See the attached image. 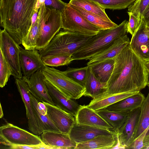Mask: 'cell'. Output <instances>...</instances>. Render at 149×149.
Listing matches in <instances>:
<instances>
[{
	"mask_svg": "<svg viewBox=\"0 0 149 149\" xmlns=\"http://www.w3.org/2000/svg\"><path fill=\"white\" fill-rule=\"evenodd\" d=\"M31 98L35 113L37 117L40 128L45 131H59L48 117L47 114L44 115L40 113L38 108V101L31 93Z\"/></svg>",
	"mask_w": 149,
	"mask_h": 149,
	"instance_id": "f546056e",
	"label": "cell"
},
{
	"mask_svg": "<svg viewBox=\"0 0 149 149\" xmlns=\"http://www.w3.org/2000/svg\"><path fill=\"white\" fill-rule=\"evenodd\" d=\"M113 58V70L105 93L112 95L137 92L147 86L148 72L130 43Z\"/></svg>",
	"mask_w": 149,
	"mask_h": 149,
	"instance_id": "6da1fadb",
	"label": "cell"
},
{
	"mask_svg": "<svg viewBox=\"0 0 149 149\" xmlns=\"http://www.w3.org/2000/svg\"><path fill=\"white\" fill-rule=\"evenodd\" d=\"M88 66V74L84 86L86 91L84 96L90 97L93 99L106 92L107 83H102L99 81Z\"/></svg>",
	"mask_w": 149,
	"mask_h": 149,
	"instance_id": "484cf974",
	"label": "cell"
},
{
	"mask_svg": "<svg viewBox=\"0 0 149 149\" xmlns=\"http://www.w3.org/2000/svg\"><path fill=\"white\" fill-rule=\"evenodd\" d=\"M113 127V130L116 133L125 122L130 111H116L106 109L96 111Z\"/></svg>",
	"mask_w": 149,
	"mask_h": 149,
	"instance_id": "d4e9b609",
	"label": "cell"
},
{
	"mask_svg": "<svg viewBox=\"0 0 149 149\" xmlns=\"http://www.w3.org/2000/svg\"><path fill=\"white\" fill-rule=\"evenodd\" d=\"M37 0H0V25L19 45L28 34Z\"/></svg>",
	"mask_w": 149,
	"mask_h": 149,
	"instance_id": "7a4b0ae2",
	"label": "cell"
},
{
	"mask_svg": "<svg viewBox=\"0 0 149 149\" xmlns=\"http://www.w3.org/2000/svg\"><path fill=\"white\" fill-rule=\"evenodd\" d=\"M147 86L148 88V93L140 107V114L135 130L133 142L149 128V84Z\"/></svg>",
	"mask_w": 149,
	"mask_h": 149,
	"instance_id": "4316f807",
	"label": "cell"
},
{
	"mask_svg": "<svg viewBox=\"0 0 149 149\" xmlns=\"http://www.w3.org/2000/svg\"><path fill=\"white\" fill-rule=\"evenodd\" d=\"M140 107L129 112L125 122L116 133L118 141L117 148L129 149L132 143L140 114Z\"/></svg>",
	"mask_w": 149,
	"mask_h": 149,
	"instance_id": "8fae6325",
	"label": "cell"
},
{
	"mask_svg": "<svg viewBox=\"0 0 149 149\" xmlns=\"http://www.w3.org/2000/svg\"><path fill=\"white\" fill-rule=\"evenodd\" d=\"M43 102L47 108L48 117L59 131L69 134L75 123V117L54 105Z\"/></svg>",
	"mask_w": 149,
	"mask_h": 149,
	"instance_id": "9a60e30c",
	"label": "cell"
},
{
	"mask_svg": "<svg viewBox=\"0 0 149 149\" xmlns=\"http://www.w3.org/2000/svg\"><path fill=\"white\" fill-rule=\"evenodd\" d=\"M40 29V25L38 17L36 22L31 26L28 34L22 41V45L25 49L29 50L35 49Z\"/></svg>",
	"mask_w": 149,
	"mask_h": 149,
	"instance_id": "4dcf8cb0",
	"label": "cell"
},
{
	"mask_svg": "<svg viewBox=\"0 0 149 149\" xmlns=\"http://www.w3.org/2000/svg\"><path fill=\"white\" fill-rule=\"evenodd\" d=\"M45 0H37L35 5L34 11L38 10Z\"/></svg>",
	"mask_w": 149,
	"mask_h": 149,
	"instance_id": "7bdbcfd3",
	"label": "cell"
},
{
	"mask_svg": "<svg viewBox=\"0 0 149 149\" xmlns=\"http://www.w3.org/2000/svg\"><path fill=\"white\" fill-rule=\"evenodd\" d=\"M148 129V128L147 129L134 141L130 147L129 149H141L143 148L144 146L143 139Z\"/></svg>",
	"mask_w": 149,
	"mask_h": 149,
	"instance_id": "f35d334b",
	"label": "cell"
},
{
	"mask_svg": "<svg viewBox=\"0 0 149 149\" xmlns=\"http://www.w3.org/2000/svg\"><path fill=\"white\" fill-rule=\"evenodd\" d=\"M98 4L105 9L121 10L128 8L136 0H90Z\"/></svg>",
	"mask_w": 149,
	"mask_h": 149,
	"instance_id": "d6a6232c",
	"label": "cell"
},
{
	"mask_svg": "<svg viewBox=\"0 0 149 149\" xmlns=\"http://www.w3.org/2000/svg\"><path fill=\"white\" fill-rule=\"evenodd\" d=\"M62 28L90 36L101 30L88 21L71 5L67 3L61 11Z\"/></svg>",
	"mask_w": 149,
	"mask_h": 149,
	"instance_id": "52a82bcc",
	"label": "cell"
},
{
	"mask_svg": "<svg viewBox=\"0 0 149 149\" xmlns=\"http://www.w3.org/2000/svg\"><path fill=\"white\" fill-rule=\"evenodd\" d=\"M38 146H32L14 144H10L8 146L9 148L12 149H38Z\"/></svg>",
	"mask_w": 149,
	"mask_h": 149,
	"instance_id": "ab89813d",
	"label": "cell"
},
{
	"mask_svg": "<svg viewBox=\"0 0 149 149\" xmlns=\"http://www.w3.org/2000/svg\"><path fill=\"white\" fill-rule=\"evenodd\" d=\"M38 108L40 113L43 115L47 114V109L46 106L43 102H38Z\"/></svg>",
	"mask_w": 149,
	"mask_h": 149,
	"instance_id": "60d3db41",
	"label": "cell"
},
{
	"mask_svg": "<svg viewBox=\"0 0 149 149\" xmlns=\"http://www.w3.org/2000/svg\"><path fill=\"white\" fill-rule=\"evenodd\" d=\"M130 42L127 35L118 38L106 48L90 58L87 65L105 59L113 58Z\"/></svg>",
	"mask_w": 149,
	"mask_h": 149,
	"instance_id": "ffe728a7",
	"label": "cell"
},
{
	"mask_svg": "<svg viewBox=\"0 0 149 149\" xmlns=\"http://www.w3.org/2000/svg\"><path fill=\"white\" fill-rule=\"evenodd\" d=\"M145 97L144 95L139 91L109 106L105 109L116 111H130L140 107Z\"/></svg>",
	"mask_w": 149,
	"mask_h": 149,
	"instance_id": "cb8c5ba5",
	"label": "cell"
},
{
	"mask_svg": "<svg viewBox=\"0 0 149 149\" xmlns=\"http://www.w3.org/2000/svg\"><path fill=\"white\" fill-rule=\"evenodd\" d=\"M40 25L35 49L45 48L62 28L61 12L46 6L44 3L39 10Z\"/></svg>",
	"mask_w": 149,
	"mask_h": 149,
	"instance_id": "5b68a950",
	"label": "cell"
},
{
	"mask_svg": "<svg viewBox=\"0 0 149 149\" xmlns=\"http://www.w3.org/2000/svg\"><path fill=\"white\" fill-rule=\"evenodd\" d=\"M45 79L42 70H40L34 73L28 78L23 79L27 83L31 93L39 102L54 105L49 94Z\"/></svg>",
	"mask_w": 149,
	"mask_h": 149,
	"instance_id": "2e32d148",
	"label": "cell"
},
{
	"mask_svg": "<svg viewBox=\"0 0 149 149\" xmlns=\"http://www.w3.org/2000/svg\"><path fill=\"white\" fill-rule=\"evenodd\" d=\"M15 83L26 111L29 129L33 134L40 135L42 133L33 106L28 85L23 79L15 78Z\"/></svg>",
	"mask_w": 149,
	"mask_h": 149,
	"instance_id": "30bf717a",
	"label": "cell"
},
{
	"mask_svg": "<svg viewBox=\"0 0 149 149\" xmlns=\"http://www.w3.org/2000/svg\"><path fill=\"white\" fill-rule=\"evenodd\" d=\"M5 29L0 30V49L15 78L22 79L20 64V47Z\"/></svg>",
	"mask_w": 149,
	"mask_h": 149,
	"instance_id": "9c48e42d",
	"label": "cell"
},
{
	"mask_svg": "<svg viewBox=\"0 0 149 149\" xmlns=\"http://www.w3.org/2000/svg\"><path fill=\"white\" fill-rule=\"evenodd\" d=\"M142 61L147 71L149 72V59L143 60Z\"/></svg>",
	"mask_w": 149,
	"mask_h": 149,
	"instance_id": "bcb514c9",
	"label": "cell"
},
{
	"mask_svg": "<svg viewBox=\"0 0 149 149\" xmlns=\"http://www.w3.org/2000/svg\"><path fill=\"white\" fill-rule=\"evenodd\" d=\"M77 124L113 130L112 127L97 112L87 105H82L75 117Z\"/></svg>",
	"mask_w": 149,
	"mask_h": 149,
	"instance_id": "ac0fdd59",
	"label": "cell"
},
{
	"mask_svg": "<svg viewBox=\"0 0 149 149\" xmlns=\"http://www.w3.org/2000/svg\"><path fill=\"white\" fill-rule=\"evenodd\" d=\"M130 45L133 51L142 60L149 59V26L142 17L139 27L132 36Z\"/></svg>",
	"mask_w": 149,
	"mask_h": 149,
	"instance_id": "7c38bea8",
	"label": "cell"
},
{
	"mask_svg": "<svg viewBox=\"0 0 149 149\" xmlns=\"http://www.w3.org/2000/svg\"><path fill=\"white\" fill-rule=\"evenodd\" d=\"M45 79L68 98L78 99L84 95L85 87L61 71L46 66L42 70Z\"/></svg>",
	"mask_w": 149,
	"mask_h": 149,
	"instance_id": "8992f818",
	"label": "cell"
},
{
	"mask_svg": "<svg viewBox=\"0 0 149 149\" xmlns=\"http://www.w3.org/2000/svg\"><path fill=\"white\" fill-rule=\"evenodd\" d=\"M118 145L117 134L101 135L88 141L77 143L75 149H113L117 147Z\"/></svg>",
	"mask_w": 149,
	"mask_h": 149,
	"instance_id": "44dd1931",
	"label": "cell"
},
{
	"mask_svg": "<svg viewBox=\"0 0 149 149\" xmlns=\"http://www.w3.org/2000/svg\"><path fill=\"white\" fill-rule=\"evenodd\" d=\"M88 70L89 66L87 65L80 68H68L63 72L70 78L84 87Z\"/></svg>",
	"mask_w": 149,
	"mask_h": 149,
	"instance_id": "1f68e13d",
	"label": "cell"
},
{
	"mask_svg": "<svg viewBox=\"0 0 149 149\" xmlns=\"http://www.w3.org/2000/svg\"><path fill=\"white\" fill-rule=\"evenodd\" d=\"M143 149H149V144L144 147Z\"/></svg>",
	"mask_w": 149,
	"mask_h": 149,
	"instance_id": "c3c4849f",
	"label": "cell"
},
{
	"mask_svg": "<svg viewBox=\"0 0 149 149\" xmlns=\"http://www.w3.org/2000/svg\"><path fill=\"white\" fill-rule=\"evenodd\" d=\"M0 117L1 118H2L3 116V113L1 104L0 103Z\"/></svg>",
	"mask_w": 149,
	"mask_h": 149,
	"instance_id": "7dc6e473",
	"label": "cell"
},
{
	"mask_svg": "<svg viewBox=\"0 0 149 149\" xmlns=\"http://www.w3.org/2000/svg\"><path fill=\"white\" fill-rule=\"evenodd\" d=\"M143 144L144 146L143 147L149 144V128L148 130L144 137L143 140Z\"/></svg>",
	"mask_w": 149,
	"mask_h": 149,
	"instance_id": "ee69618b",
	"label": "cell"
},
{
	"mask_svg": "<svg viewBox=\"0 0 149 149\" xmlns=\"http://www.w3.org/2000/svg\"><path fill=\"white\" fill-rule=\"evenodd\" d=\"M39 10L35 11L33 13L31 18V26H33L36 22L38 15Z\"/></svg>",
	"mask_w": 149,
	"mask_h": 149,
	"instance_id": "f6af8a7d",
	"label": "cell"
},
{
	"mask_svg": "<svg viewBox=\"0 0 149 149\" xmlns=\"http://www.w3.org/2000/svg\"><path fill=\"white\" fill-rule=\"evenodd\" d=\"M12 75L11 68L0 49V87H3L10 76Z\"/></svg>",
	"mask_w": 149,
	"mask_h": 149,
	"instance_id": "836d02e7",
	"label": "cell"
},
{
	"mask_svg": "<svg viewBox=\"0 0 149 149\" xmlns=\"http://www.w3.org/2000/svg\"><path fill=\"white\" fill-rule=\"evenodd\" d=\"M72 6L88 21L101 30L113 28L118 26L112 21H107L97 15L88 12L78 7Z\"/></svg>",
	"mask_w": 149,
	"mask_h": 149,
	"instance_id": "83f0119b",
	"label": "cell"
},
{
	"mask_svg": "<svg viewBox=\"0 0 149 149\" xmlns=\"http://www.w3.org/2000/svg\"><path fill=\"white\" fill-rule=\"evenodd\" d=\"M128 22L125 20L116 27L101 30L92 36L72 55V61L89 60L118 38L127 35Z\"/></svg>",
	"mask_w": 149,
	"mask_h": 149,
	"instance_id": "3957f363",
	"label": "cell"
},
{
	"mask_svg": "<svg viewBox=\"0 0 149 149\" xmlns=\"http://www.w3.org/2000/svg\"><path fill=\"white\" fill-rule=\"evenodd\" d=\"M146 24L149 26V6L142 16Z\"/></svg>",
	"mask_w": 149,
	"mask_h": 149,
	"instance_id": "b9f144b4",
	"label": "cell"
},
{
	"mask_svg": "<svg viewBox=\"0 0 149 149\" xmlns=\"http://www.w3.org/2000/svg\"><path fill=\"white\" fill-rule=\"evenodd\" d=\"M47 66L57 67L69 64L72 61V56L69 55H59L42 59Z\"/></svg>",
	"mask_w": 149,
	"mask_h": 149,
	"instance_id": "e575fe53",
	"label": "cell"
},
{
	"mask_svg": "<svg viewBox=\"0 0 149 149\" xmlns=\"http://www.w3.org/2000/svg\"><path fill=\"white\" fill-rule=\"evenodd\" d=\"M20 49V61L23 79L28 78L34 73L42 70L46 66L41 58L39 51L26 50L21 47Z\"/></svg>",
	"mask_w": 149,
	"mask_h": 149,
	"instance_id": "4fadbf2b",
	"label": "cell"
},
{
	"mask_svg": "<svg viewBox=\"0 0 149 149\" xmlns=\"http://www.w3.org/2000/svg\"><path fill=\"white\" fill-rule=\"evenodd\" d=\"M68 30L61 31L44 49L39 51L42 59L59 55H72L92 36Z\"/></svg>",
	"mask_w": 149,
	"mask_h": 149,
	"instance_id": "277c9868",
	"label": "cell"
},
{
	"mask_svg": "<svg viewBox=\"0 0 149 149\" xmlns=\"http://www.w3.org/2000/svg\"><path fill=\"white\" fill-rule=\"evenodd\" d=\"M44 3L46 6L59 10L61 12L67 4L61 0H45Z\"/></svg>",
	"mask_w": 149,
	"mask_h": 149,
	"instance_id": "74e56055",
	"label": "cell"
},
{
	"mask_svg": "<svg viewBox=\"0 0 149 149\" xmlns=\"http://www.w3.org/2000/svg\"><path fill=\"white\" fill-rule=\"evenodd\" d=\"M116 134V132L110 130L76 123L72 127L69 133L70 138L77 143L88 141L101 135Z\"/></svg>",
	"mask_w": 149,
	"mask_h": 149,
	"instance_id": "5bb4252c",
	"label": "cell"
},
{
	"mask_svg": "<svg viewBox=\"0 0 149 149\" xmlns=\"http://www.w3.org/2000/svg\"><path fill=\"white\" fill-rule=\"evenodd\" d=\"M45 83L49 94L54 105L75 118L82 105L73 99L66 97L46 79Z\"/></svg>",
	"mask_w": 149,
	"mask_h": 149,
	"instance_id": "e0dca14e",
	"label": "cell"
},
{
	"mask_svg": "<svg viewBox=\"0 0 149 149\" xmlns=\"http://www.w3.org/2000/svg\"><path fill=\"white\" fill-rule=\"evenodd\" d=\"M138 92L112 95L104 92L93 98L87 105L93 110L96 111L105 109L109 106Z\"/></svg>",
	"mask_w": 149,
	"mask_h": 149,
	"instance_id": "7402d4cb",
	"label": "cell"
},
{
	"mask_svg": "<svg viewBox=\"0 0 149 149\" xmlns=\"http://www.w3.org/2000/svg\"><path fill=\"white\" fill-rule=\"evenodd\" d=\"M0 143L10 144L37 146L43 143L38 135L10 123L0 127Z\"/></svg>",
	"mask_w": 149,
	"mask_h": 149,
	"instance_id": "ba28073f",
	"label": "cell"
},
{
	"mask_svg": "<svg viewBox=\"0 0 149 149\" xmlns=\"http://www.w3.org/2000/svg\"><path fill=\"white\" fill-rule=\"evenodd\" d=\"M114 58L108 59L93 62L89 66L96 78L100 82L107 83L112 74L114 66Z\"/></svg>",
	"mask_w": 149,
	"mask_h": 149,
	"instance_id": "603a6c76",
	"label": "cell"
},
{
	"mask_svg": "<svg viewBox=\"0 0 149 149\" xmlns=\"http://www.w3.org/2000/svg\"><path fill=\"white\" fill-rule=\"evenodd\" d=\"M43 143L54 149H75L77 143L72 140L69 134L60 131H44L41 134Z\"/></svg>",
	"mask_w": 149,
	"mask_h": 149,
	"instance_id": "d6986e66",
	"label": "cell"
},
{
	"mask_svg": "<svg viewBox=\"0 0 149 149\" xmlns=\"http://www.w3.org/2000/svg\"><path fill=\"white\" fill-rule=\"evenodd\" d=\"M127 13L129 17L127 24V32L132 36L139 27L141 20L136 18L131 12L128 11Z\"/></svg>",
	"mask_w": 149,
	"mask_h": 149,
	"instance_id": "8d00e7d4",
	"label": "cell"
},
{
	"mask_svg": "<svg viewBox=\"0 0 149 149\" xmlns=\"http://www.w3.org/2000/svg\"><path fill=\"white\" fill-rule=\"evenodd\" d=\"M149 6V0H136L128 7V11L131 12L135 17L141 20Z\"/></svg>",
	"mask_w": 149,
	"mask_h": 149,
	"instance_id": "d590c367",
	"label": "cell"
},
{
	"mask_svg": "<svg viewBox=\"0 0 149 149\" xmlns=\"http://www.w3.org/2000/svg\"><path fill=\"white\" fill-rule=\"evenodd\" d=\"M68 3L97 15L107 21H111L106 13L105 9L93 1L90 0H70Z\"/></svg>",
	"mask_w": 149,
	"mask_h": 149,
	"instance_id": "f1b7e54d",
	"label": "cell"
},
{
	"mask_svg": "<svg viewBox=\"0 0 149 149\" xmlns=\"http://www.w3.org/2000/svg\"><path fill=\"white\" fill-rule=\"evenodd\" d=\"M148 84H149V72H148Z\"/></svg>",
	"mask_w": 149,
	"mask_h": 149,
	"instance_id": "681fc988",
	"label": "cell"
}]
</instances>
